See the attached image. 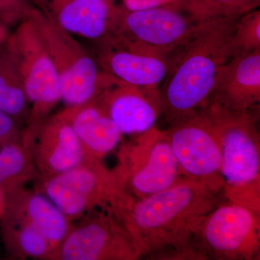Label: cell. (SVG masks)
<instances>
[{
  "label": "cell",
  "instance_id": "cell-7",
  "mask_svg": "<svg viewBox=\"0 0 260 260\" xmlns=\"http://www.w3.org/2000/svg\"><path fill=\"white\" fill-rule=\"evenodd\" d=\"M34 190L52 202L70 221L93 210H110L121 188L102 161L87 155L80 165L50 177H38Z\"/></svg>",
  "mask_w": 260,
  "mask_h": 260
},
{
  "label": "cell",
  "instance_id": "cell-26",
  "mask_svg": "<svg viewBox=\"0 0 260 260\" xmlns=\"http://www.w3.org/2000/svg\"><path fill=\"white\" fill-rule=\"evenodd\" d=\"M195 0H122L123 7L130 10L174 6L191 10Z\"/></svg>",
  "mask_w": 260,
  "mask_h": 260
},
{
  "label": "cell",
  "instance_id": "cell-5",
  "mask_svg": "<svg viewBox=\"0 0 260 260\" xmlns=\"http://www.w3.org/2000/svg\"><path fill=\"white\" fill-rule=\"evenodd\" d=\"M119 145L112 172L119 187L136 198H145L182 179L166 130L157 127Z\"/></svg>",
  "mask_w": 260,
  "mask_h": 260
},
{
  "label": "cell",
  "instance_id": "cell-13",
  "mask_svg": "<svg viewBox=\"0 0 260 260\" xmlns=\"http://www.w3.org/2000/svg\"><path fill=\"white\" fill-rule=\"evenodd\" d=\"M96 100L123 135H140L153 129L162 114L159 89L147 90L119 80Z\"/></svg>",
  "mask_w": 260,
  "mask_h": 260
},
{
  "label": "cell",
  "instance_id": "cell-8",
  "mask_svg": "<svg viewBox=\"0 0 260 260\" xmlns=\"http://www.w3.org/2000/svg\"><path fill=\"white\" fill-rule=\"evenodd\" d=\"M200 260H259L260 214L229 201L203 219L194 238Z\"/></svg>",
  "mask_w": 260,
  "mask_h": 260
},
{
  "label": "cell",
  "instance_id": "cell-4",
  "mask_svg": "<svg viewBox=\"0 0 260 260\" xmlns=\"http://www.w3.org/2000/svg\"><path fill=\"white\" fill-rule=\"evenodd\" d=\"M27 18L31 22L52 61L60 88L61 102L65 107L95 100L117 80L103 71L73 34L32 5Z\"/></svg>",
  "mask_w": 260,
  "mask_h": 260
},
{
  "label": "cell",
  "instance_id": "cell-24",
  "mask_svg": "<svg viewBox=\"0 0 260 260\" xmlns=\"http://www.w3.org/2000/svg\"><path fill=\"white\" fill-rule=\"evenodd\" d=\"M30 0H0V20L8 27L16 26L28 16Z\"/></svg>",
  "mask_w": 260,
  "mask_h": 260
},
{
  "label": "cell",
  "instance_id": "cell-28",
  "mask_svg": "<svg viewBox=\"0 0 260 260\" xmlns=\"http://www.w3.org/2000/svg\"><path fill=\"white\" fill-rule=\"evenodd\" d=\"M6 193L0 189V219L3 217L6 208Z\"/></svg>",
  "mask_w": 260,
  "mask_h": 260
},
{
  "label": "cell",
  "instance_id": "cell-2",
  "mask_svg": "<svg viewBox=\"0 0 260 260\" xmlns=\"http://www.w3.org/2000/svg\"><path fill=\"white\" fill-rule=\"evenodd\" d=\"M238 19L200 20L194 34L174 54L161 90L162 114L172 124L206 107L219 72L232 58L230 42Z\"/></svg>",
  "mask_w": 260,
  "mask_h": 260
},
{
  "label": "cell",
  "instance_id": "cell-15",
  "mask_svg": "<svg viewBox=\"0 0 260 260\" xmlns=\"http://www.w3.org/2000/svg\"><path fill=\"white\" fill-rule=\"evenodd\" d=\"M212 99L237 112H251L259 107L260 49L234 56L224 64Z\"/></svg>",
  "mask_w": 260,
  "mask_h": 260
},
{
  "label": "cell",
  "instance_id": "cell-19",
  "mask_svg": "<svg viewBox=\"0 0 260 260\" xmlns=\"http://www.w3.org/2000/svg\"><path fill=\"white\" fill-rule=\"evenodd\" d=\"M0 234L11 259L51 260L53 251L47 239L22 217L5 210L0 219Z\"/></svg>",
  "mask_w": 260,
  "mask_h": 260
},
{
  "label": "cell",
  "instance_id": "cell-9",
  "mask_svg": "<svg viewBox=\"0 0 260 260\" xmlns=\"http://www.w3.org/2000/svg\"><path fill=\"white\" fill-rule=\"evenodd\" d=\"M5 49L14 61L30 104V116L25 126L37 125L50 116L61 102L55 68L28 18L10 32Z\"/></svg>",
  "mask_w": 260,
  "mask_h": 260
},
{
  "label": "cell",
  "instance_id": "cell-11",
  "mask_svg": "<svg viewBox=\"0 0 260 260\" xmlns=\"http://www.w3.org/2000/svg\"><path fill=\"white\" fill-rule=\"evenodd\" d=\"M166 132L183 177L223 193L220 143L203 110L171 124Z\"/></svg>",
  "mask_w": 260,
  "mask_h": 260
},
{
  "label": "cell",
  "instance_id": "cell-16",
  "mask_svg": "<svg viewBox=\"0 0 260 260\" xmlns=\"http://www.w3.org/2000/svg\"><path fill=\"white\" fill-rule=\"evenodd\" d=\"M96 59L103 71L123 83L147 90H158L171 66V58L130 50L102 42Z\"/></svg>",
  "mask_w": 260,
  "mask_h": 260
},
{
  "label": "cell",
  "instance_id": "cell-20",
  "mask_svg": "<svg viewBox=\"0 0 260 260\" xmlns=\"http://www.w3.org/2000/svg\"><path fill=\"white\" fill-rule=\"evenodd\" d=\"M39 177L28 145L23 137L0 147V189L5 193L25 186Z\"/></svg>",
  "mask_w": 260,
  "mask_h": 260
},
{
  "label": "cell",
  "instance_id": "cell-14",
  "mask_svg": "<svg viewBox=\"0 0 260 260\" xmlns=\"http://www.w3.org/2000/svg\"><path fill=\"white\" fill-rule=\"evenodd\" d=\"M30 3L73 36L99 41L107 37L114 8L110 0H30Z\"/></svg>",
  "mask_w": 260,
  "mask_h": 260
},
{
  "label": "cell",
  "instance_id": "cell-29",
  "mask_svg": "<svg viewBox=\"0 0 260 260\" xmlns=\"http://www.w3.org/2000/svg\"><path fill=\"white\" fill-rule=\"evenodd\" d=\"M110 1H112V0H110Z\"/></svg>",
  "mask_w": 260,
  "mask_h": 260
},
{
  "label": "cell",
  "instance_id": "cell-3",
  "mask_svg": "<svg viewBox=\"0 0 260 260\" xmlns=\"http://www.w3.org/2000/svg\"><path fill=\"white\" fill-rule=\"evenodd\" d=\"M200 20L179 7L130 10L114 5L107 37L100 42L169 57L190 39Z\"/></svg>",
  "mask_w": 260,
  "mask_h": 260
},
{
  "label": "cell",
  "instance_id": "cell-18",
  "mask_svg": "<svg viewBox=\"0 0 260 260\" xmlns=\"http://www.w3.org/2000/svg\"><path fill=\"white\" fill-rule=\"evenodd\" d=\"M6 195L5 210L22 217L34 225L47 239L54 254L69 234L73 222L47 197L34 189L22 186Z\"/></svg>",
  "mask_w": 260,
  "mask_h": 260
},
{
  "label": "cell",
  "instance_id": "cell-6",
  "mask_svg": "<svg viewBox=\"0 0 260 260\" xmlns=\"http://www.w3.org/2000/svg\"><path fill=\"white\" fill-rule=\"evenodd\" d=\"M202 110L213 124L221 153L223 193L260 188V140L256 116L232 110L214 100Z\"/></svg>",
  "mask_w": 260,
  "mask_h": 260
},
{
  "label": "cell",
  "instance_id": "cell-27",
  "mask_svg": "<svg viewBox=\"0 0 260 260\" xmlns=\"http://www.w3.org/2000/svg\"><path fill=\"white\" fill-rule=\"evenodd\" d=\"M10 34L9 28L0 20V51L4 49Z\"/></svg>",
  "mask_w": 260,
  "mask_h": 260
},
{
  "label": "cell",
  "instance_id": "cell-1",
  "mask_svg": "<svg viewBox=\"0 0 260 260\" xmlns=\"http://www.w3.org/2000/svg\"><path fill=\"white\" fill-rule=\"evenodd\" d=\"M219 193L183 177L145 198L121 189L109 211L134 237L143 256L199 260L194 242L205 217L221 202Z\"/></svg>",
  "mask_w": 260,
  "mask_h": 260
},
{
  "label": "cell",
  "instance_id": "cell-10",
  "mask_svg": "<svg viewBox=\"0 0 260 260\" xmlns=\"http://www.w3.org/2000/svg\"><path fill=\"white\" fill-rule=\"evenodd\" d=\"M143 256L134 237L116 217L97 209L73 222L51 260H137Z\"/></svg>",
  "mask_w": 260,
  "mask_h": 260
},
{
  "label": "cell",
  "instance_id": "cell-12",
  "mask_svg": "<svg viewBox=\"0 0 260 260\" xmlns=\"http://www.w3.org/2000/svg\"><path fill=\"white\" fill-rule=\"evenodd\" d=\"M23 137L40 177L66 172L80 165L87 157L70 123L59 112L37 125L25 126Z\"/></svg>",
  "mask_w": 260,
  "mask_h": 260
},
{
  "label": "cell",
  "instance_id": "cell-30",
  "mask_svg": "<svg viewBox=\"0 0 260 260\" xmlns=\"http://www.w3.org/2000/svg\"><path fill=\"white\" fill-rule=\"evenodd\" d=\"M195 1H196V0H195ZM195 1H194V2H195Z\"/></svg>",
  "mask_w": 260,
  "mask_h": 260
},
{
  "label": "cell",
  "instance_id": "cell-21",
  "mask_svg": "<svg viewBox=\"0 0 260 260\" xmlns=\"http://www.w3.org/2000/svg\"><path fill=\"white\" fill-rule=\"evenodd\" d=\"M30 104L13 58L6 49L0 51V111L13 116L20 125L30 116Z\"/></svg>",
  "mask_w": 260,
  "mask_h": 260
},
{
  "label": "cell",
  "instance_id": "cell-23",
  "mask_svg": "<svg viewBox=\"0 0 260 260\" xmlns=\"http://www.w3.org/2000/svg\"><path fill=\"white\" fill-rule=\"evenodd\" d=\"M231 54L244 55L260 49V11L254 10L238 19L230 42Z\"/></svg>",
  "mask_w": 260,
  "mask_h": 260
},
{
  "label": "cell",
  "instance_id": "cell-22",
  "mask_svg": "<svg viewBox=\"0 0 260 260\" xmlns=\"http://www.w3.org/2000/svg\"><path fill=\"white\" fill-rule=\"evenodd\" d=\"M260 0H196L191 13L199 20L222 18L239 19L257 9Z\"/></svg>",
  "mask_w": 260,
  "mask_h": 260
},
{
  "label": "cell",
  "instance_id": "cell-17",
  "mask_svg": "<svg viewBox=\"0 0 260 260\" xmlns=\"http://www.w3.org/2000/svg\"><path fill=\"white\" fill-rule=\"evenodd\" d=\"M70 123L85 154L102 161L120 143L123 135L96 99L65 107L59 112Z\"/></svg>",
  "mask_w": 260,
  "mask_h": 260
},
{
  "label": "cell",
  "instance_id": "cell-25",
  "mask_svg": "<svg viewBox=\"0 0 260 260\" xmlns=\"http://www.w3.org/2000/svg\"><path fill=\"white\" fill-rule=\"evenodd\" d=\"M20 126L13 116L0 111V147L20 140L23 132Z\"/></svg>",
  "mask_w": 260,
  "mask_h": 260
}]
</instances>
